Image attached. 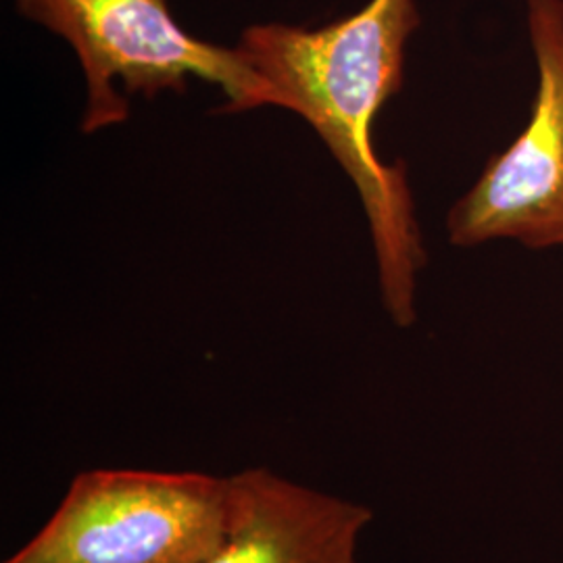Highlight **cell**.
Segmentation results:
<instances>
[{
	"label": "cell",
	"instance_id": "obj_1",
	"mask_svg": "<svg viewBox=\"0 0 563 563\" xmlns=\"http://www.w3.org/2000/svg\"><path fill=\"white\" fill-rule=\"evenodd\" d=\"M420 25L416 0H369L320 30L284 23L244 30L242 59L267 88V104L309 121L353 180L372 230L383 302L399 328L416 323V286L426 263L401 165H386L374 120L402 84L405 46Z\"/></svg>",
	"mask_w": 563,
	"mask_h": 563
},
{
	"label": "cell",
	"instance_id": "obj_2",
	"mask_svg": "<svg viewBox=\"0 0 563 563\" xmlns=\"http://www.w3.org/2000/svg\"><path fill=\"white\" fill-rule=\"evenodd\" d=\"M230 476L95 467L2 563H202L230 534Z\"/></svg>",
	"mask_w": 563,
	"mask_h": 563
},
{
	"label": "cell",
	"instance_id": "obj_3",
	"mask_svg": "<svg viewBox=\"0 0 563 563\" xmlns=\"http://www.w3.org/2000/svg\"><path fill=\"white\" fill-rule=\"evenodd\" d=\"M21 13L71 44L88 84L81 121L86 134L128 120V95L155 97L186 90V80L218 84L228 111L267 104V88L242 59L239 48H223L184 32L165 0H18Z\"/></svg>",
	"mask_w": 563,
	"mask_h": 563
},
{
	"label": "cell",
	"instance_id": "obj_4",
	"mask_svg": "<svg viewBox=\"0 0 563 563\" xmlns=\"http://www.w3.org/2000/svg\"><path fill=\"white\" fill-rule=\"evenodd\" d=\"M526 20L539 74L532 113L453 205L446 228L457 246H563V0H526Z\"/></svg>",
	"mask_w": 563,
	"mask_h": 563
},
{
	"label": "cell",
	"instance_id": "obj_5",
	"mask_svg": "<svg viewBox=\"0 0 563 563\" xmlns=\"http://www.w3.org/2000/svg\"><path fill=\"white\" fill-rule=\"evenodd\" d=\"M234 516L222 547L202 563H360L367 505L292 481L267 465L230 476Z\"/></svg>",
	"mask_w": 563,
	"mask_h": 563
}]
</instances>
